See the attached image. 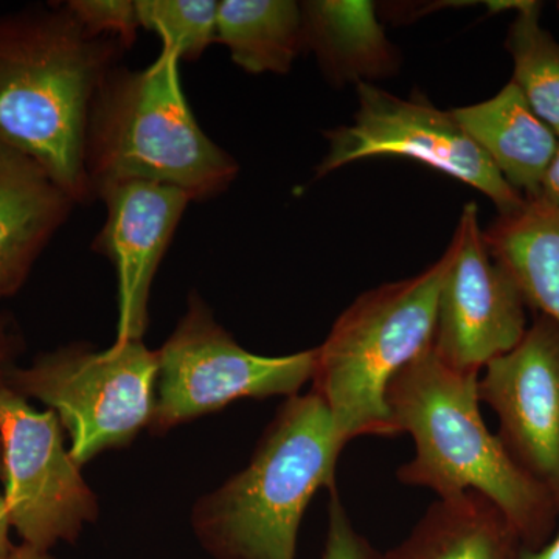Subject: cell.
<instances>
[{"label":"cell","mask_w":559,"mask_h":559,"mask_svg":"<svg viewBox=\"0 0 559 559\" xmlns=\"http://www.w3.org/2000/svg\"><path fill=\"white\" fill-rule=\"evenodd\" d=\"M124 47L84 32L66 3L0 16V145L90 204L83 148L95 92Z\"/></svg>","instance_id":"cell-1"},{"label":"cell","mask_w":559,"mask_h":559,"mask_svg":"<svg viewBox=\"0 0 559 559\" xmlns=\"http://www.w3.org/2000/svg\"><path fill=\"white\" fill-rule=\"evenodd\" d=\"M479 374L452 370L430 347L390 381V415L400 436L409 433L415 443L414 459L396 477L439 499L479 492L507 518L522 547L536 549L551 538L558 511L498 433L489 432L480 414Z\"/></svg>","instance_id":"cell-2"},{"label":"cell","mask_w":559,"mask_h":559,"mask_svg":"<svg viewBox=\"0 0 559 559\" xmlns=\"http://www.w3.org/2000/svg\"><path fill=\"white\" fill-rule=\"evenodd\" d=\"M178 55L162 49L146 68L116 66L92 100L83 165L91 202L116 183L145 180L209 201L229 190L238 162L198 123L182 90Z\"/></svg>","instance_id":"cell-3"},{"label":"cell","mask_w":559,"mask_h":559,"mask_svg":"<svg viewBox=\"0 0 559 559\" xmlns=\"http://www.w3.org/2000/svg\"><path fill=\"white\" fill-rule=\"evenodd\" d=\"M345 447L312 390L289 396L248 466L194 507L198 539L218 559H296L305 510L320 488L336 491Z\"/></svg>","instance_id":"cell-4"},{"label":"cell","mask_w":559,"mask_h":559,"mask_svg":"<svg viewBox=\"0 0 559 559\" xmlns=\"http://www.w3.org/2000/svg\"><path fill=\"white\" fill-rule=\"evenodd\" d=\"M451 248L428 270L367 290L342 312L316 348L312 392L345 443L400 436L385 393L407 364L432 347L437 304Z\"/></svg>","instance_id":"cell-5"},{"label":"cell","mask_w":559,"mask_h":559,"mask_svg":"<svg viewBox=\"0 0 559 559\" xmlns=\"http://www.w3.org/2000/svg\"><path fill=\"white\" fill-rule=\"evenodd\" d=\"M159 356L143 341L94 352L72 344L40 355L5 380L22 396L46 404L70 437L79 465L109 448L123 447L153 419Z\"/></svg>","instance_id":"cell-6"},{"label":"cell","mask_w":559,"mask_h":559,"mask_svg":"<svg viewBox=\"0 0 559 559\" xmlns=\"http://www.w3.org/2000/svg\"><path fill=\"white\" fill-rule=\"evenodd\" d=\"M157 356L156 406L150 425L157 433L237 400L297 395L312 380L316 364V348L286 356L248 352L216 322L198 294L189 297L186 314Z\"/></svg>","instance_id":"cell-7"},{"label":"cell","mask_w":559,"mask_h":559,"mask_svg":"<svg viewBox=\"0 0 559 559\" xmlns=\"http://www.w3.org/2000/svg\"><path fill=\"white\" fill-rule=\"evenodd\" d=\"M356 92L353 123L323 132L329 151L314 168V180L353 162L404 157L479 190L499 215L522 207L525 198L502 178L451 110L436 108L421 95L411 100L396 97L373 83H360Z\"/></svg>","instance_id":"cell-8"},{"label":"cell","mask_w":559,"mask_h":559,"mask_svg":"<svg viewBox=\"0 0 559 559\" xmlns=\"http://www.w3.org/2000/svg\"><path fill=\"white\" fill-rule=\"evenodd\" d=\"M3 499L22 543L50 551L75 543L98 516V500L66 448L60 418L36 411L0 377Z\"/></svg>","instance_id":"cell-9"},{"label":"cell","mask_w":559,"mask_h":559,"mask_svg":"<svg viewBox=\"0 0 559 559\" xmlns=\"http://www.w3.org/2000/svg\"><path fill=\"white\" fill-rule=\"evenodd\" d=\"M450 248L432 349L452 370L480 373L520 344L528 329L527 304L510 272L489 253L474 202L463 207Z\"/></svg>","instance_id":"cell-10"},{"label":"cell","mask_w":559,"mask_h":559,"mask_svg":"<svg viewBox=\"0 0 559 559\" xmlns=\"http://www.w3.org/2000/svg\"><path fill=\"white\" fill-rule=\"evenodd\" d=\"M479 378L510 457L549 492L559 518V325L538 314L520 344Z\"/></svg>","instance_id":"cell-11"},{"label":"cell","mask_w":559,"mask_h":559,"mask_svg":"<svg viewBox=\"0 0 559 559\" xmlns=\"http://www.w3.org/2000/svg\"><path fill=\"white\" fill-rule=\"evenodd\" d=\"M106 221L92 248L112 263L119 288L114 344L142 341L150 323L156 272L191 202L173 187L145 180L116 183L98 193Z\"/></svg>","instance_id":"cell-12"},{"label":"cell","mask_w":559,"mask_h":559,"mask_svg":"<svg viewBox=\"0 0 559 559\" xmlns=\"http://www.w3.org/2000/svg\"><path fill=\"white\" fill-rule=\"evenodd\" d=\"M75 205L35 160L0 145V299L24 286Z\"/></svg>","instance_id":"cell-13"},{"label":"cell","mask_w":559,"mask_h":559,"mask_svg":"<svg viewBox=\"0 0 559 559\" xmlns=\"http://www.w3.org/2000/svg\"><path fill=\"white\" fill-rule=\"evenodd\" d=\"M451 112L502 178L525 200H538L559 140L533 112L520 87L510 81L489 100Z\"/></svg>","instance_id":"cell-14"},{"label":"cell","mask_w":559,"mask_h":559,"mask_svg":"<svg viewBox=\"0 0 559 559\" xmlns=\"http://www.w3.org/2000/svg\"><path fill=\"white\" fill-rule=\"evenodd\" d=\"M300 7L304 50L316 55L320 70L334 86L371 83L399 70V49L382 28L377 3L311 0Z\"/></svg>","instance_id":"cell-15"},{"label":"cell","mask_w":559,"mask_h":559,"mask_svg":"<svg viewBox=\"0 0 559 559\" xmlns=\"http://www.w3.org/2000/svg\"><path fill=\"white\" fill-rule=\"evenodd\" d=\"M520 536L495 503L468 491L437 499L409 536L378 559H518Z\"/></svg>","instance_id":"cell-16"},{"label":"cell","mask_w":559,"mask_h":559,"mask_svg":"<svg viewBox=\"0 0 559 559\" xmlns=\"http://www.w3.org/2000/svg\"><path fill=\"white\" fill-rule=\"evenodd\" d=\"M492 259L520 286L527 307L559 325V209L525 200L484 230Z\"/></svg>","instance_id":"cell-17"},{"label":"cell","mask_w":559,"mask_h":559,"mask_svg":"<svg viewBox=\"0 0 559 559\" xmlns=\"http://www.w3.org/2000/svg\"><path fill=\"white\" fill-rule=\"evenodd\" d=\"M216 43L252 75H285L304 50L301 7L294 0H221Z\"/></svg>","instance_id":"cell-18"},{"label":"cell","mask_w":559,"mask_h":559,"mask_svg":"<svg viewBox=\"0 0 559 559\" xmlns=\"http://www.w3.org/2000/svg\"><path fill=\"white\" fill-rule=\"evenodd\" d=\"M543 3L527 0L511 22L506 49L513 81L530 108L559 140V43L540 25Z\"/></svg>","instance_id":"cell-19"},{"label":"cell","mask_w":559,"mask_h":559,"mask_svg":"<svg viewBox=\"0 0 559 559\" xmlns=\"http://www.w3.org/2000/svg\"><path fill=\"white\" fill-rule=\"evenodd\" d=\"M140 28L159 36L179 61L200 60L216 44L215 0H135Z\"/></svg>","instance_id":"cell-20"},{"label":"cell","mask_w":559,"mask_h":559,"mask_svg":"<svg viewBox=\"0 0 559 559\" xmlns=\"http://www.w3.org/2000/svg\"><path fill=\"white\" fill-rule=\"evenodd\" d=\"M70 13L94 38H114L124 49L138 39L140 28L134 0H69Z\"/></svg>","instance_id":"cell-21"},{"label":"cell","mask_w":559,"mask_h":559,"mask_svg":"<svg viewBox=\"0 0 559 559\" xmlns=\"http://www.w3.org/2000/svg\"><path fill=\"white\" fill-rule=\"evenodd\" d=\"M330 496L329 532L322 559H378V551L356 532L337 491H331Z\"/></svg>","instance_id":"cell-22"},{"label":"cell","mask_w":559,"mask_h":559,"mask_svg":"<svg viewBox=\"0 0 559 559\" xmlns=\"http://www.w3.org/2000/svg\"><path fill=\"white\" fill-rule=\"evenodd\" d=\"M535 201L546 202V204L559 209V146L549 170H547L543 183H540L538 200Z\"/></svg>","instance_id":"cell-23"},{"label":"cell","mask_w":559,"mask_h":559,"mask_svg":"<svg viewBox=\"0 0 559 559\" xmlns=\"http://www.w3.org/2000/svg\"><path fill=\"white\" fill-rule=\"evenodd\" d=\"M518 559H559V533L536 549L522 547Z\"/></svg>","instance_id":"cell-24"},{"label":"cell","mask_w":559,"mask_h":559,"mask_svg":"<svg viewBox=\"0 0 559 559\" xmlns=\"http://www.w3.org/2000/svg\"><path fill=\"white\" fill-rule=\"evenodd\" d=\"M0 559H57L51 557L50 551L36 549L22 543L21 546H14L7 554L0 555Z\"/></svg>","instance_id":"cell-25"},{"label":"cell","mask_w":559,"mask_h":559,"mask_svg":"<svg viewBox=\"0 0 559 559\" xmlns=\"http://www.w3.org/2000/svg\"><path fill=\"white\" fill-rule=\"evenodd\" d=\"M11 522L9 518V511H7L5 499H3L2 492H0V555L7 554L13 549V544L10 539Z\"/></svg>","instance_id":"cell-26"},{"label":"cell","mask_w":559,"mask_h":559,"mask_svg":"<svg viewBox=\"0 0 559 559\" xmlns=\"http://www.w3.org/2000/svg\"><path fill=\"white\" fill-rule=\"evenodd\" d=\"M0 477H2V448H0Z\"/></svg>","instance_id":"cell-27"},{"label":"cell","mask_w":559,"mask_h":559,"mask_svg":"<svg viewBox=\"0 0 559 559\" xmlns=\"http://www.w3.org/2000/svg\"><path fill=\"white\" fill-rule=\"evenodd\" d=\"M558 11H559V2H558Z\"/></svg>","instance_id":"cell-28"}]
</instances>
